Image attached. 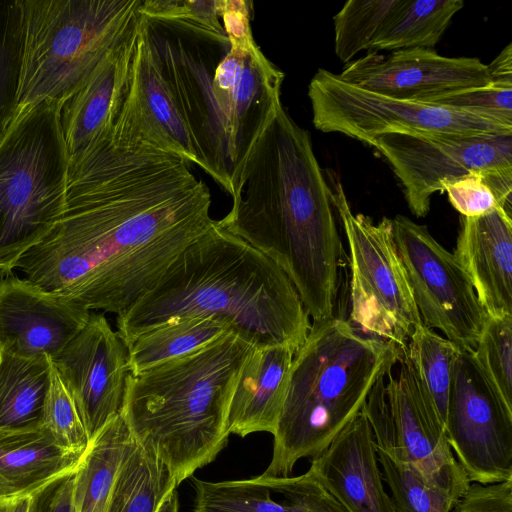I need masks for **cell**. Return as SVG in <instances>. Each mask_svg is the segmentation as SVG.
I'll list each match as a JSON object with an SVG mask.
<instances>
[{"label": "cell", "instance_id": "obj_1", "mask_svg": "<svg viewBox=\"0 0 512 512\" xmlns=\"http://www.w3.org/2000/svg\"><path fill=\"white\" fill-rule=\"evenodd\" d=\"M211 203L186 160L111 130L68 166L62 215L15 268L50 293L118 316L215 224Z\"/></svg>", "mask_w": 512, "mask_h": 512}, {"label": "cell", "instance_id": "obj_2", "mask_svg": "<svg viewBox=\"0 0 512 512\" xmlns=\"http://www.w3.org/2000/svg\"><path fill=\"white\" fill-rule=\"evenodd\" d=\"M219 227L289 277L313 321L333 318L342 240L310 134L281 105L249 152Z\"/></svg>", "mask_w": 512, "mask_h": 512}, {"label": "cell", "instance_id": "obj_3", "mask_svg": "<svg viewBox=\"0 0 512 512\" xmlns=\"http://www.w3.org/2000/svg\"><path fill=\"white\" fill-rule=\"evenodd\" d=\"M141 29L199 167L232 196L249 152L282 105L284 73L254 38L234 41L194 21L144 15Z\"/></svg>", "mask_w": 512, "mask_h": 512}, {"label": "cell", "instance_id": "obj_4", "mask_svg": "<svg viewBox=\"0 0 512 512\" xmlns=\"http://www.w3.org/2000/svg\"><path fill=\"white\" fill-rule=\"evenodd\" d=\"M184 316L222 320L254 348L283 345L295 352L311 326L286 273L216 221L146 294L117 316L116 333L127 348L139 335Z\"/></svg>", "mask_w": 512, "mask_h": 512}, {"label": "cell", "instance_id": "obj_5", "mask_svg": "<svg viewBox=\"0 0 512 512\" xmlns=\"http://www.w3.org/2000/svg\"><path fill=\"white\" fill-rule=\"evenodd\" d=\"M252 347L233 333L139 374H130L121 415L176 485L216 459L228 443L231 396Z\"/></svg>", "mask_w": 512, "mask_h": 512}, {"label": "cell", "instance_id": "obj_6", "mask_svg": "<svg viewBox=\"0 0 512 512\" xmlns=\"http://www.w3.org/2000/svg\"><path fill=\"white\" fill-rule=\"evenodd\" d=\"M400 357L396 345L361 333L347 320L313 321L293 357L272 459L263 475L288 477L297 461L321 453Z\"/></svg>", "mask_w": 512, "mask_h": 512}, {"label": "cell", "instance_id": "obj_7", "mask_svg": "<svg viewBox=\"0 0 512 512\" xmlns=\"http://www.w3.org/2000/svg\"><path fill=\"white\" fill-rule=\"evenodd\" d=\"M23 59L17 111L62 102L137 30L142 0H21Z\"/></svg>", "mask_w": 512, "mask_h": 512}, {"label": "cell", "instance_id": "obj_8", "mask_svg": "<svg viewBox=\"0 0 512 512\" xmlns=\"http://www.w3.org/2000/svg\"><path fill=\"white\" fill-rule=\"evenodd\" d=\"M68 166L59 102L18 111L0 141V274H11L62 215Z\"/></svg>", "mask_w": 512, "mask_h": 512}, {"label": "cell", "instance_id": "obj_9", "mask_svg": "<svg viewBox=\"0 0 512 512\" xmlns=\"http://www.w3.org/2000/svg\"><path fill=\"white\" fill-rule=\"evenodd\" d=\"M332 198L349 248L347 321L361 333L403 350L422 320L393 238L391 219L383 217L374 223L368 216L354 214L340 183L332 188Z\"/></svg>", "mask_w": 512, "mask_h": 512}, {"label": "cell", "instance_id": "obj_10", "mask_svg": "<svg viewBox=\"0 0 512 512\" xmlns=\"http://www.w3.org/2000/svg\"><path fill=\"white\" fill-rule=\"evenodd\" d=\"M316 129L372 145L388 133L512 135V126L472 112L399 100L343 81L319 69L308 86Z\"/></svg>", "mask_w": 512, "mask_h": 512}, {"label": "cell", "instance_id": "obj_11", "mask_svg": "<svg viewBox=\"0 0 512 512\" xmlns=\"http://www.w3.org/2000/svg\"><path fill=\"white\" fill-rule=\"evenodd\" d=\"M396 376L390 371L371 388L362 407L375 448L411 466L455 506L470 481L447 442L445 429L430 410L415 371L401 350Z\"/></svg>", "mask_w": 512, "mask_h": 512}, {"label": "cell", "instance_id": "obj_12", "mask_svg": "<svg viewBox=\"0 0 512 512\" xmlns=\"http://www.w3.org/2000/svg\"><path fill=\"white\" fill-rule=\"evenodd\" d=\"M391 225L422 323L459 347L474 349L487 315L455 255L427 226L404 215Z\"/></svg>", "mask_w": 512, "mask_h": 512}, {"label": "cell", "instance_id": "obj_13", "mask_svg": "<svg viewBox=\"0 0 512 512\" xmlns=\"http://www.w3.org/2000/svg\"><path fill=\"white\" fill-rule=\"evenodd\" d=\"M445 434L468 480L491 484L512 478V410L460 348L449 396Z\"/></svg>", "mask_w": 512, "mask_h": 512}, {"label": "cell", "instance_id": "obj_14", "mask_svg": "<svg viewBox=\"0 0 512 512\" xmlns=\"http://www.w3.org/2000/svg\"><path fill=\"white\" fill-rule=\"evenodd\" d=\"M391 164L408 207L425 217L433 194L473 172L512 167V135L388 133L372 145Z\"/></svg>", "mask_w": 512, "mask_h": 512}, {"label": "cell", "instance_id": "obj_15", "mask_svg": "<svg viewBox=\"0 0 512 512\" xmlns=\"http://www.w3.org/2000/svg\"><path fill=\"white\" fill-rule=\"evenodd\" d=\"M51 360L91 442L121 414L130 373L127 348L102 314L91 313L81 331Z\"/></svg>", "mask_w": 512, "mask_h": 512}, {"label": "cell", "instance_id": "obj_16", "mask_svg": "<svg viewBox=\"0 0 512 512\" xmlns=\"http://www.w3.org/2000/svg\"><path fill=\"white\" fill-rule=\"evenodd\" d=\"M338 76L387 97L429 103L446 95L489 85L488 66L478 58L447 57L434 49L375 51L349 62Z\"/></svg>", "mask_w": 512, "mask_h": 512}, {"label": "cell", "instance_id": "obj_17", "mask_svg": "<svg viewBox=\"0 0 512 512\" xmlns=\"http://www.w3.org/2000/svg\"><path fill=\"white\" fill-rule=\"evenodd\" d=\"M91 312L27 278L0 274V350L55 358L86 325Z\"/></svg>", "mask_w": 512, "mask_h": 512}, {"label": "cell", "instance_id": "obj_18", "mask_svg": "<svg viewBox=\"0 0 512 512\" xmlns=\"http://www.w3.org/2000/svg\"><path fill=\"white\" fill-rule=\"evenodd\" d=\"M113 130L199 166L188 129L139 25L127 88Z\"/></svg>", "mask_w": 512, "mask_h": 512}, {"label": "cell", "instance_id": "obj_19", "mask_svg": "<svg viewBox=\"0 0 512 512\" xmlns=\"http://www.w3.org/2000/svg\"><path fill=\"white\" fill-rule=\"evenodd\" d=\"M310 469L348 512H392L372 429L362 409L312 458Z\"/></svg>", "mask_w": 512, "mask_h": 512}, {"label": "cell", "instance_id": "obj_20", "mask_svg": "<svg viewBox=\"0 0 512 512\" xmlns=\"http://www.w3.org/2000/svg\"><path fill=\"white\" fill-rule=\"evenodd\" d=\"M192 483L193 512H348L310 468L293 477Z\"/></svg>", "mask_w": 512, "mask_h": 512}, {"label": "cell", "instance_id": "obj_21", "mask_svg": "<svg viewBox=\"0 0 512 512\" xmlns=\"http://www.w3.org/2000/svg\"><path fill=\"white\" fill-rule=\"evenodd\" d=\"M138 29L103 60L80 89L59 103L69 165L111 131L127 88Z\"/></svg>", "mask_w": 512, "mask_h": 512}, {"label": "cell", "instance_id": "obj_22", "mask_svg": "<svg viewBox=\"0 0 512 512\" xmlns=\"http://www.w3.org/2000/svg\"><path fill=\"white\" fill-rule=\"evenodd\" d=\"M487 316L512 315V216L462 217L453 253Z\"/></svg>", "mask_w": 512, "mask_h": 512}, {"label": "cell", "instance_id": "obj_23", "mask_svg": "<svg viewBox=\"0 0 512 512\" xmlns=\"http://www.w3.org/2000/svg\"><path fill=\"white\" fill-rule=\"evenodd\" d=\"M295 351L277 345L253 348L239 372L228 409L230 434L275 433L288 392Z\"/></svg>", "mask_w": 512, "mask_h": 512}, {"label": "cell", "instance_id": "obj_24", "mask_svg": "<svg viewBox=\"0 0 512 512\" xmlns=\"http://www.w3.org/2000/svg\"><path fill=\"white\" fill-rule=\"evenodd\" d=\"M83 455L60 446L43 426L0 430V501L30 496L76 470Z\"/></svg>", "mask_w": 512, "mask_h": 512}, {"label": "cell", "instance_id": "obj_25", "mask_svg": "<svg viewBox=\"0 0 512 512\" xmlns=\"http://www.w3.org/2000/svg\"><path fill=\"white\" fill-rule=\"evenodd\" d=\"M136 442L118 415L89 443L76 469V512H105L120 468Z\"/></svg>", "mask_w": 512, "mask_h": 512}, {"label": "cell", "instance_id": "obj_26", "mask_svg": "<svg viewBox=\"0 0 512 512\" xmlns=\"http://www.w3.org/2000/svg\"><path fill=\"white\" fill-rule=\"evenodd\" d=\"M51 358H24L0 350V430L41 425Z\"/></svg>", "mask_w": 512, "mask_h": 512}, {"label": "cell", "instance_id": "obj_27", "mask_svg": "<svg viewBox=\"0 0 512 512\" xmlns=\"http://www.w3.org/2000/svg\"><path fill=\"white\" fill-rule=\"evenodd\" d=\"M226 333H232L222 320L204 316L176 317L139 335L128 347L130 374L188 355Z\"/></svg>", "mask_w": 512, "mask_h": 512}, {"label": "cell", "instance_id": "obj_28", "mask_svg": "<svg viewBox=\"0 0 512 512\" xmlns=\"http://www.w3.org/2000/svg\"><path fill=\"white\" fill-rule=\"evenodd\" d=\"M463 6L462 0H399L370 50L433 49Z\"/></svg>", "mask_w": 512, "mask_h": 512}, {"label": "cell", "instance_id": "obj_29", "mask_svg": "<svg viewBox=\"0 0 512 512\" xmlns=\"http://www.w3.org/2000/svg\"><path fill=\"white\" fill-rule=\"evenodd\" d=\"M460 348L421 323L402 350L415 371L425 401L444 429Z\"/></svg>", "mask_w": 512, "mask_h": 512}, {"label": "cell", "instance_id": "obj_30", "mask_svg": "<svg viewBox=\"0 0 512 512\" xmlns=\"http://www.w3.org/2000/svg\"><path fill=\"white\" fill-rule=\"evenodd\" d=\"M176 487L167 467L136 443L120 468L105 512H156Z\"/></svg>", "mask_w": 512, "mask_h": 512}, {"label": "cell", "instance_id": "obj_31", "mask_svg": "<svg viewBox=\"0 0 512 512\" xmlns=\"http://www.w3.org/2000/svg\"><path fill=\"white\" fill-rule=\"evenodd\" d=\"M23 43L21 0H0V141L18 107Z\"/></svg>", "mask_w": 512, "mask_h": 512}, {"label": "cell", "instance_id": "obj_32", "mask_svg": "<svg viewBox=\"0 0 512 512\" xmlns=\"http://www.w3.org/2000/svg\"><path fill=\"white\" fill-rule=\"evenodd\" d=\"M399 0H349L333 17L334 48L343 63L370 50Z\"/></svg>", "mask_w": 512, "mask_h": 512}, {"label": "cell", "instance_id": "obj_33", "mask_svg": "<svg viewBox=\"0 0 512 512\" xmlns=\"http://www.w3.org/2000/svg\"><path fill=\"white\" fill-rule=\"evenodd\" d=\"M473 355L495 392L512 410V315L486 316Z\"/></svg>", "mask_w": 512, "mask_h": 512}, {"label": "cell", "instance_id": "obj_34", "mask_svg": "<svg viewBox=\"0 0 512 512\" xmlns=\"http://www.w3.org/2000/svg\"><path fill=\"white\" fill-rule=\"evenodd\" d=\"M383 480L391 491L392 512H451L454 504L411 466L376 449Z\"/></svg>", "mask_w": 512, "mask_h": 512}, {"label": "cell", "instance_id": "obj_35", "mask_svg": "<svg viewBox=\"0 0 512 512\" xmlns=\"http://www.w3.org/2000/svg\"><path fill=\"white\" fill-rule=\"evenodd\" d=\"M51 361L41 425L60 446L84 454L89 439L76 404Z\"/></svg>", "mask_w": 512, "mask_h": 512}, {"label": "cell", "instance_id": "obj_36", "mask_svg": "<svg viewBox=\"0 0 512 512\" xmlns=\"http://www.w3.org/2000/svg\"><path fill=\"white\" fill-rule=\"evenodd\" d=\"M425 104L472 112L512 126V87L489 83L485 87L453 93Z\"/></svg>", "mask_w": 512, "mask_h": 512}, {"label": "cell", "instance_id": "obj_37", "mask_svg": "<svg viewBox=\"0 0 512 512\" xmlns=\"http://www.w3.org/2000/svg\"><path fill=\"white\" fill-rule=\"evenodd\" d=\"M482 172L467 174L443 186V192L462 217L482 216L501 209Z\"/></svg>", "mask_w": 512, "mask_h": 512}, {"label": "cell", "instance_id": "obj_38", "mask_svg": "<svg viewBox=\"0 0 512 512\" xmlns=\"http://www.w3.org/2000/svg\"><path fill=\"white\" fill-rule=\"evenodd\" d=\"M451 512H512V478L491 484L471 482Z\"/></svg>", "mask_w": 512, "mask_h": 512}, {"label": "cell", "instance_id": "obj_39", "mask_svg": "<svg viewBox=\"0 0 512 512\" xmlns=\"http://www.w3.org/2000/svg\"><path fill=\"white\" fill-rule=\"evenodd\" d=\"M75 472L76 470L63 474L32 493L28 512H76Z\"/></svg>", "mask_w": 512, "mask_h": 512}, {"label": "cell", "instance_id": "obj_40", "mask_svg": "<svg viewBox=\"0 0 512 512\" xmlns=\"http://www.w3.org/2000/svg\"><path fill=\"white\" fill-rule=\"evenodd\" d=\"M490 83L512 87V45L508 44L500 54L487 65Z\"/></svg>", "mask_w": 512, "mask_h": 512}, {"label": "cell", "instance_id": "obj_41", "mask_svg": "<svg viewBox=\"0 0 512 512\" xmlns=\"http://www.w3.org/2000/svg\"><path fill=\"white\" fill-rule=\"evenodd\" d=\"M30 496L0 501V512H28Z\"/></svg>", "mask_w": 512, "mask_h": 512}, {"label": "cell", "instance_id": "obj_42", "mask_svg": "<svg viewBox=\"0 0 512 512\" xmlns=\"http://www.w3.org/2000/svg\"><path fill=\"white\" fill-rule=\"evenodd\" d=\"M156 512H179V498L176 489H173L165 496Z\"/></svg>", "mask_w": 512, "mask_h": 512}]
</instances>
